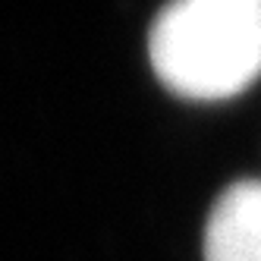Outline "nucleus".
I'll list each match as a JSON object with an SVG mask.
<instances>
[{
    "label": "nucleus",
    "instance_id": "1",
    "mask_svg": "<svg viewBox=\"0 0 261 261\" xmlns=\"http://www.w3.org/2000/svg\"><path fill=\"white\" fill-rule=\"evenodd\" d=\"M148 57L173 95L223 101L261 76V0H179L148 32Z\"/></svg>",
    "mask_w": 261,
    "mask_h": 261
},
{
    "label": "nucleus",
    "instance_id": "2",
    "mask_svg": "<svg viewBox=\"0 0 261 261\" xmlns=\"http://www.w3.org/2000/svg\"><path fill=\"white\" fill-rule=\"evenodd\" d=\"M204 261H261V179L227 186L204 223Z\"/></svg>",
    "mask_w": 261,
    "mask_h": 261
}]
</instances>
